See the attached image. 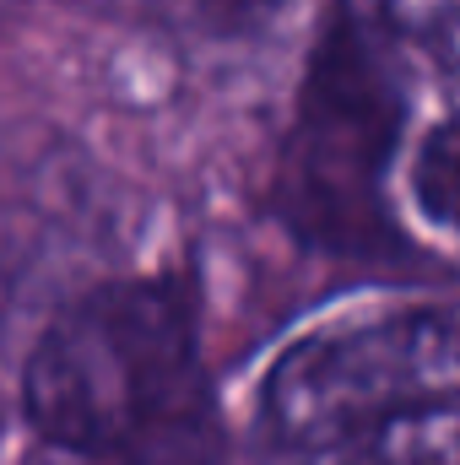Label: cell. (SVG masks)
Returning <instances> with one entry per match:
<instances>
[{"label": "cell", "instance_id": "6da1fadb", "mask_svg": "<svg viewBox=\"0 0 460 465\" xmlns=\"http://www.w3.org/2000/svg\"><path fill=\"white\" fill-rule=\"evenodd\" d=\"M22 411L76 460L206 465L212 390L185 292L135 276L60 309L22 368Z\"/></svg>", "mask_w": 460, "mask_h": 465}, {"label": "cell", "instance_id": "7a4b0ae2", "mask_svg": "<svg viewBox=\"0 0 460 465\" xmlns=\"http://www.w3.org/2000/svg\"><path fill=\"white\" fill-rule=\"evenodd\" d=\"M260 465H460V320L401 309L315 331L255 401Z\"/></svg>", "mask_w": 460, "mask_h": 465}, {"label": "cell", "instance_id": "3957f363", "mask_svg": "<svg viewBox=\"0 0 460 465\" xmlns=\"http://www.w3.org/2000/svg\"><path fill=\"white\" fill-rule=\"evenodd\" d=\"M401 119L406 98L395 65L374 38V22L342 0L320 27L282 152V217L304 243L342 260H385L406 249L385 201Z\"/></svg>", "mask_w": 460, "mask_h": 465}, {"label": "cell", "instance_id": "277c9868", "mask_svg": "<svg viewBox=\"0 0 460 465\" xmlns=\"http://www.w3.org/2000/svg\"><path fill=\"white\" fill-rule=\"evenodd\" d=\"M374 16L434 71L460 76V0H374Z\"/></svg>", "mask_w": 460, "mask_h": 465}, {"label": "cell", "instance_id": "5b68a950", "mask_svg": "<svg viewBox=\"0 0 460 465\" xmlns=\"http://www.w3.org/2000/svg\"><path fill=\"white\" fill-rule=\"evenodd\" d=\"M412 195L423 223L460 232V114H445L423 135L412 163Z\"/></svg>", "mask_w": 460, "mask_h": 465}]
</instances>
